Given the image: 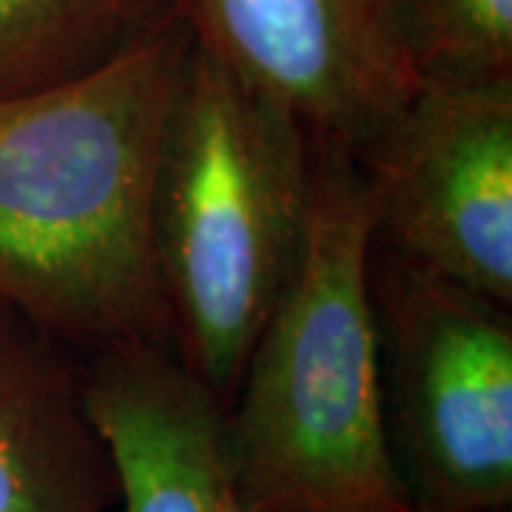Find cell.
Returning <instances> with one entry per match:
<instances>
[{
	"label": "cell",
	"mask_w": 512,
	"mask_h": 512,
	"mask_svg": "<svg viewBox=\"0 0 512 512\" xmlns=\"http://www.w3.org/2000/svg\"><path fill=\"white\" fill-rule=\"evenodd\" d=\"M191 46L168 18L92 72L0 97V299L77 359L174 348L151 191Z\"/></svg>",
	"instance_id": "cell-1"
},
{
	"label": "cell",
	"mask_w": 512,
	"mask_h": 512,
	"mask_svg": "<svg viewBox=\"0 0 512 512\" xmlns=\"http://www.w3.org/2000/svg\"><path fill=\"white\" fill-rule=\"evenodd\" d=\"M370 242L362 165L316 146L302 254L225 413L251 512H416L387 427Z\"/></svg>",
	"instance_id": "cell-2"
},
{
	"label": "cell",
	"mask_w": 512,
	"mask_h": 512,
	"mask_svg": "<svg viewBox=\"0 0 512 512\" xmlns=\"http://www.w3.org/2000/svg\"><path fill=\"white\" fill-rule=\"evenodd\" d=\"M313 168L291 111L194 43L154 171L151 245L174 350L225 407L296 271Z\"/></svg>",
	"instance_id": "cell-3"
},
{
	"label": "cell",
	"mask_w": 512,
	"mask_h": 512,
	"mask_svg": "<svg viewBox=\"0 0 512 512\" xmlns=\"http://www.w3.org/2000/svg\"><path fill=\"white\" fill-rule=\"evenodd\" d=\"M390 444L416 512H510L512 319L370 242Z\"/></svg>",
	"instance_id": "cell-4"
},
{
	"label": "cell",
	"mask_w": 512,
	"mask_h": 512,
	"mask_svg": "<svg viewBox=\"0 0 512 512\" xmlns=\"http://www.w3.org/2000/svg\"><path fill=\"white\" fill-rule=\"evenodd\" d=\"M356 160L373 248L512 308V77L419 83Z\"/></svg>",
	"instance_id": "cell-5"
},
{
	"label": "cell",
	"mask_w": 512,
	"mask_h": 512,
	"mask_svg": "<svg viewBox=\"0 0 512 512\" xmlns=\"http://www.w3.org/2000/svg\"><path fill=\"white\" fill-rule=\"evenodd\" d=\"M194 43L305 126L362 157L419 80L399 0H168Z\"/></svg>",
	"instance_id": "cell-6"
},
{
	"label": "cell",
	"mask_w": 512,
	"mask_h": 512,
	"mask_svg": "<svg viewBox=\"0 0 512 512\" xmlns=\"http://www.w3.org/2000/svg\"><path fill=\"white\" fill-rule=\"evenodd\" d=\"M92 419L117 470V512H251L228 444V407L171 345L80 359Z\"/></svg>",
	"instance_id": "cell-7"
},
{
	"label": "cell",
	"mask_w": 512,
	"mask_h": 512,
	"mask_svg": "<svg viewBox=\"0 0 512 512\" xmlns=\"http://www.w3.org/2000/svg\"><path fill=\"white\" fill-rule=\"evenodd\" d=\"M0 299V512H117L80 359Z\"/></svg>",
	"instance_id": "cell-8"
},
{
	"label": "cell",
	"mask_w": 512,
	"mask_h": 512,
	"mask_svg": "<svg viewBox=\"0 0 512 512\" xmlns=\"http://www.w3.org/2000/svg\"><path fill=\"white\" fill-rule=\"evenodd\" d=\"M168 18V0H0V97L92 72Z\"/></svg>",
	"instance_id": "cell-9"
},
{
	"label": "cell",
	"mask_w": 512,
	"mask_h": 512,
	"mask_svg": "<svg viewBox=\"0 0 512 512\" xmlns=\"http://www.w3.org/2000/svg\"><path fill=\"white\" fill-rule=\"evenodd\" d=\"M419 83L512 77V0H399Z\"/></svg>",
	"instance_id": "cell-10"
}]
</instances>
